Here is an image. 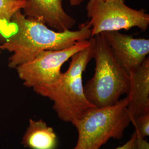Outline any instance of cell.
Segmentation results:
<instances>
[{
	"label": "cell",
	"instance_id": "7",
	"mask_svg": "<svg viewBox=\"0 0 149 149\" xmlns=\"http://www.w3.org/2000/svg\"><path fill=\"white\" fill-rule=\"evenodd\" d=\"M119 65L129 73L143 63L149 54V40L135 38L119 31L101 33Z\"/></svg>",
	"mask_w": 149,
	"mask_h": 149
},
{
	"label": "cell",
	"instance_id": "13",
	"mask_svg": "<svg viewBox=\"0 0 149 149\" xmlns=\"http://www.w3.org/2000/svg\"><path fill=\"white\" fill-rule=\"evenodd\" d=\"M137 148V137L136 134L134 132L131 138L128 141L123 144L122 146H119L115 149H136Z\"/></svg>",
	"mask_w": 149,
	"mask_h": 149
},
{
	"label": "cell",
	"instance_id": "15",
	"mask_svg": "<svg viewBox=\"0 0 149 149\" xmlns=\"http://www.w3.org/2000/svg\"><path fill=\"white\" fill-rule=\"evenodd\" d=\"M85 0H69L70 3L71 5L73 6H79Z\"/></svg>",
	"mask_w": 149,
	"mask_h": 149
},
{
	"label": "cell",
	"instance_id": "11",
	"mask_svg": "<svg viewBox=\"0 0 149 149\" xmlns=\"http://www.w3.org/2000/svg\"><path fill=\"white\" fill-rule=\"evenodd\" d=\"M27 0H0V40L8 36L12 18L17 11L22 10Z\"/></svg>",
	"mask_w": 149,
	"mask_h": 149
},
{
	"label": "cell",
	"instance_id": "3",
	"mask_svg": "<svg viewBox=\"0 0 149 149\" xmlns=\"http://www.w3.org/2000/svg\"><path fill=\"white\" fill-rule=\"evenodd\" d=\"M93 37L95 72L84 86V92L88 101L96 108L112 106L120 100L121 96L127 95L129 75L117 63L102 34Z\"/></svg>",
	"mask_w": 149,
	"mask_h": 149
},
{
	"label": "cell",
	"instance_id": "12",
	"mask_svg": "<svg viewBox=\"0 0 149 149\" xmlns=\"http://www.w3.org/2000/svg\"><path fill=\"white\" fill-rule=\"evenodd\" d=\"M135 132L145 139L149 135V113L140 116L131 120Z\"/></svg>",
	"mask_w": 149,
	"mask_h": 149
},
{
	"label": "cell",
	"instance_id": "5",
	"mask_svg": "<svg viewBox=\"0 0 149 149\" xmlns=\"http://www.w3.org/2000/svg\"><path fill=\"white\" fill-rule=\"evenodd\" d=\"M86 11L90 18L91 37L109 31H128L138 27L148 29L149 15L144 10H137L127 5L124 0H89Z\"/></svg>",
	"mask_w": 149,
	"mask_h": 149
},
{
	"label": "cell",
	"instance_id": "14",
	"mask_svg": "<svg viewBox=\"0 0 149 149\" xmlns=\"http://www.w3.org/2000/svg\"><path fill=\"white\" fill-rule=\"evenodd\" d=\"M137 137V148L136 149H149V143L145 139L140 136V135L136 133Z\"/></svg>",
	"mask_w": 149,
	"mask_h": 149
},
{
	"label": "cell",
	"instance_id": "6",
	"mask_svg": "<svg viewBox=\"0 0 149 149\" xmlns=\"http://www.w3.org/2000/svg\"><path fill=\"white\" fill-rule=\"evenodd\" d=\"M90 43L91 38L78 42L69 48L43 51L16 68L18 77L28 88L52 84L61 76V68L64 63Z\"/></svg>",
	"mask_w": 149,
	"mask_h": 149
},
{
	"label": "cell",
	"instance_id": "1",
	"mask_svg": "<svg viewBox=\"0 0 149 149\" xmlns=\"http://www.w3.org/2000/svg\"><path fill=\"white\" fill-rule=\"evenodd\" d=\"M91 38L88 22L81 24L77 31L58 32L41 22L28 18L19 10L11 19L8 36L1 42L0 49L12 53L8 65L16 69L43 51L69 48Z\"/></svg>",
	"mask_w": 149,
	"mask_h": 149
},
{
	"label": "cell",
	"instance_id": "10",
	"mask_svg": "<svg viewBox=\"0 0 149 149\" xmlns=\"http://www.w3.org/2000/svg\"><path fill=\"white\" fill-rule=\"evenodd\" d=\"M21 144L25 148L29 149H55L58 138L53 128L48 126L42 119H29Z\"/></svg>",
	"mask_w": 149,
	"mask_h": 149
},
{
	"label": "cell",
	"instance_id": "9",
	"mask_svg": "<svg viewBox=\"0 0 149 149\" xmlns=\"http://www.w3.org/2000/svg\"><path fill=\"white\" fill-rule=\"evenodd\" d=\"M129 90L126 97L130 119L149 113V58L136 69L129 72Z\"/></svg>",
	"mask_w": 149,
	"mask_h": 149
},
{
	"label": "cell",
	"instance_id": "8",
	"mask_svg": "<svg viewBox=\"0 0 149 149\" xmlns=\"http://www.w3.org/2000/svg\"><path fill=\"white\" fill-rule=\"evenodd\" d=\"M64 0H27L22 9L28 18L41 22L58 32L71 30L76 20L64 10Z\"/></svg>",
	"mask_w": 149,
	"mask_h": 149
},
{
	"label": "cell",
	"instance_id": "16",
	"mask_svg": "<svg viewBox=\"0 0 149 149\" xmlns=\"http://www.w3.org/2000/svg\"><path fill=\"white\" fill-rule=\"evenodd\" d=\"M1 49H0V53H1Z\"/></svg>",
	"mask_w": 149,
	"mask_h": 149
},
{
	"label": "cell",
	"instance_id": "2",
	"mask_svg": "<svg viewBox=\"0 0 149 149\" xmlns=\"http://www.w3.org/2000/svg\"><path fill=\"white\" fill-rule=\"evenodd\" d=\"M93 46L91 37L90 45L71 57L68 69L56 82L33 88L38 95L53 102V108L62 121L73 124L95 107L86 97L82 81L83 73L93 58Z\"/></svg>",
	"mask_w": 149,
	"mask_h": 149
},
{
	"label": "cell",
	"instance_id": "4",
	"mask_svg": "<svg viewBox=\"0 0 149 149\" xmlns=\"http://www.w3.org/2000/svg\"><path fill=\"white\" fill-rule=\"evenodd\" d=\"M127 97L112 106L93 108L72 125L78 139L72 149H100L111 139L119 140L131 123Z\"/></svg>",
	"mask_w": 149,
	"mask_h": 149
}]
</instances>
